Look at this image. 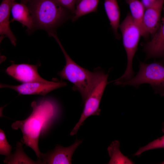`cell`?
Wrapping results in <instances>:
<instances>
[{
	"label": "cell",
	"mask_w": 164,
	"mask_h": 164,
	"mask_svg": "<svg viewBox=\"0 0 164 164\" xmlns=\"http://www.w3.org/2000/svg\"><path fill=\"white\" fill-rule=\"evenodd\" d=\"M31 105L32 111L30 115L24 120L14 122L12 127L13 129L21 130L22 142L32 149L40 159L42 153L38 147L39 137L58 118L60 109L57 102L50 98L33 101Z\"/></svg>",
	"instance_id": "6da1fadb"
},
{
	"label": "cell",
	"mask_w": 164,
	"mask_h": 164,
	"mask_svg": "<svg viewBox=\"0 0 164 164\" xmlns=\"http://www.w3.org/2000/svg\"><path fill=\"white\" fill-rule=\"evenodd\" d=\"M27 5L35 29L44 30L49 36L71 18V13L55 0H29Z\"/></svg>",
	"instance_id": "7a4b0ae2"
},
{
	"label": "cell",
	"mask_w": 164,
	"mask_h": 164,
	"mask_svg": "<svg viewBox=\"0 0 164 164\" xmlns=\"http://www.w3.org/2000/svg\"><path fill=\"white\" fill-rule=\"evenodd\" d=\"M62 51L66 60L63 69L58 73L60 77L73 84V89L79 92L84 103L94 85L100 76L102 70L91 72L77 64L67 53L61 43L56 32L52 34Z\"/></svg>",
	"instance_id": "3957f363"
},
{
	"label": "cell",
	"mask_w": 164,
	"mask_h": 164,
	"mask_svg": "<svg viewBox=\"0 0 164 164\" xmlns=\"http://www.w3.org/2000/svg\"><path fill=\"white\" fill-rule=\"evenodd\" d=\"M119 28L121 32L123 46L127 58L126 68L124 74L114 80L116 84L127 81L133 76L132 61L138 48L140 37L142 36L140 29L135 21L131 13H128L120 24Z\"/></svg>",
	"instance_id": "277c9868"
},
{
	"label": "cell",
	"mask_w": 164,
	"mask_h": 164,
	"mask_svg": "<svg viewBox=\"0 0 164 164\" xmlns=\"http://www.w3.org/2000/svg\"><path fill=\"white\" fill-rule=\"evenodd\" d=\"M144 83L149 84L155 93L164 96V65L158 62L146 63L140 62L137 74L118 85H129L137 87Z\"/></svg>",
	"instance_id": "5b68a950"
},
{
	"label": "cell",
	"mask_w": 164,
	"mask_h": 164,
	"mask_svg": "<svg viewBox=\"0 0 164 164\" xmlns=\"http://www.w3.org/2000/svg\"><path fill=\"white\" fill-rule=\"evenodd\" d=\"M108 74L102 71L97 81L90 91L84 102V106L79 120L70 133L73 136L77 134L78 130L85 120L88 117L93 115H99L101 110L100 103L108 83Z\"/></svg>",
	"instance_id": "8992f818"
},
{
	"label": "cell",
	"mask_w": 164,
	"mask_h": 164,
	"mask_svg": "<svg viewBox=\"0 0 164 164\" xmlns=\"http://www.w3.org/2000/svg\"><path fill=\"white\" fill-rule=\"evenodd\" d=\"M66 83L60 81H48L46 82H34L23 83L17 85H1V87L12 89L23 95H40L44 96L56 89L66 86Z\"/></svg>",
	"instance_id": "52a82bcc"
},
{
	"label": "cell",
	"mask_w": 164,
	"mask_h": 164,
	"mask_svg": "<svg viewBox=\"0 0 164 164\" xmlns=\"http://www.w3.org/2000/svg\"><path fill=\"white\" fill-rule=\"evenodd\" d=\"M38 67L37 65L13 63L7 68L5 71L10 77L23 83L48 82L40 76Z\"/></svg>",
	"instance_id": "ba28073f"
},
{
	"label": "cell",
	"mask_w": 164,
	"mask_h": 164,
	"mask_svg": "<svg viewBox=\"0 0 164 164\" xmlns=\"http://www.w3.org/2000/svg\"><path fill=\"white\" fill-rule=\"evenodd\" d=\"M82 142V140L76 139L73 144L67 147L57 145L53 151L47 153H42L39 159L43 164H71L73 155Z\"/></svg>",
	"instance_id": "9c48e42d"
},
{
	"label": "cell",
	"mask_w": 164,
	"mask_h": 164,
	"mask_svg": "<svg viewBox=\"0 0 164 164\" xmlns=\"http://www.w3.org/2000/svg\"><path fill=\"white\" fill-rule=\"evenodd\" d=\"M164 2V0H157L145 10L142 23L146 36L149 34L153 36L158 30Z\"/></svg>",
	"instance_id": "30bf717a"
},
{
	"label": "cell",
	"mask_w": 164,
	"mask_h": 164,
	"mask_svg": "<svg viewBox=\"0 0 164 164\" xmlns=\"http://www.w3.org/2000/svg\"><path fill=\"white\" fill-rule=\"evenodd\" d=\"M15 0H2L0 5V40L6 37L14 46L16 45L17 39L9 26L10 15L12 5Z\"/></svg>",
	"instance_id": "8fae6325"
},
{
	"label": "cell",
	"mask_w": 164,
	"mask_h": 164,
	"mask_svg": "<svg viewBox=\"0 0 164 164\" xmlns=\"http://www.w3.org/2000/svg\"><path fill=\"white\" fill-rule=\"evenodd\" d=\"M164 12V7L163 8ZM152 39L145 45L144 50L146 58L158 57L164 55V18L160 28Z\"/></svg>",
	"instance_id": "7c38bea8"
},
{
	"label": "cell",
	"mask_w": 164,
	"mask_h": 164,
	"mask_svg": "<svg viewBox=\"0 0 164 164\" xmlns=\"http://www.w3.org/2000/svg\"><path fill=\"white\" fill-rule=\"evenodd\" d=\"M11 12L12 18L10 22L15 21L20 22L23 26L26 27L30 33L35 30L32 16L27 5L14 2L12 5Z\"/></svg>",
	"instance_id": "4fadbf2b"
},
{
	"label": "cell",
	"mask_w": 164,
	"mask_h": 164,
	"mask_svg": "<svg viewBox=\"0 0 164 164\" xmlns=\"http://www.w3.org/2000/svg\"><path fill=\"white\" fill-rule=\"evenodd\" d=\"M104 5L107 16L116 38L120 35L118 32L120 25V11L117 0H104Z\"/></svg>",
	"instance_id": "5bb4252c"
},
{
	"label": "cell",
	"mask_w": 164,
	"mask_h": 164,
	"mask_svg": "<svg viewBox=\"0 0 164 164\" xmlns=\"http://www.w3.org/2000/svg\"><path fill=\"white\" fill-rule=\"evenodd\" d=\"M120 143L118 140L112 142L107 148V151L110 158L109 164H132L133 161L124 155L120 149Z\"/></svg>",
	"instance_id": "9a60e30c"
},
{
	"label": "cell",
	"mask_w": 164,
	"mask_h": 164,
	"mask_svg": "<svg viewBox=\"0 0 164 164\" xmlns=\"http://www.w3.org/2000/svg\"><path fill=\"white\" fill-rule=\"evenodd\" d=\"M126 1L129 6L133 18L140 29L142 36L146 37L142 23L145 9L141 2L139 0H126Z\"/></svg>",
	"instance_id": "2e32d148"
},
{
	"label": "cell",
	"mask_w": 164,
	"mask_h": 164,
	"mask_svg": "<svg viewBox=\"0 0 164 164\" xmlns=\"http://www.w3.org/2000/svg\"><path fill=\"white\" fill-rule=\"evenodd\" d=\"M99 0H80L76 5L72 17L74 22L80 17L92 12H96Z\"/></svg>",
	"instance_id": "e0dca14e"
},
{
	"label": "cell",
	"mask_w": 164,
	"mask_h": 164,
	"mask_svg": "<svg viewBox=\"0 0 164 164\" xmlns=\"http://www.w3.org/2000/svg\"><path fill=\"white\" fill-rule=\"evenodd\" d=\"M4 162L7 164H41V161L39 159L35 161L31 159L24 152L21 143L18 142L16 149L14 154L6 156Z\"/></svg>",
	"instance_id": "ac0fdd59"
},
{
	"label": "cell",
	"mask_w": 164,
	"mask_h": 164,
	"mask_svg": "<svg viewBox=\"0 0 164 164\" xmlns=\"http://www.w3.org/2000/svg\"><path fill=\"white\" fill-rule=\"evenodd\" d=\"M162 131L163 135L161 137L155 139L145 145L142 147L134 154V156H139L142 153L151 150L164 149V122L162 123Z\"/></svg>",
	"instance_id": "d6986e66"
},
{
	"label": "cell",
	"mask_w": 164,
	"mask_h": 164,
	"mask_svg": "<svg viewBox=\"0 0 164 164\" xmlns=\"http://www.w3.org/2000/svg\"><path fill=\"white\" fill-rule=\"evenodd\" d=\"M11 146L8 142L4 132L0 129V154L6 156L11 153Z\"/></svg>",
	"instance_id": "ffe728a7"
},
{
	"label": "cell",
	"mask_w": 164,
	"mask_h": 164,
	"mask_svg": "<svg viewBox=\"0 0 164 164\" xmlns=\"http://www.w3.org/2000/svg\"><path fill=\"white\" fill-rule=\"evenodd\" d=\"M57 3L68 10L73 14L75 10L77 0H55Z\"/></svg>",
	"instance_id": "44dd1931"
},
{
	"label": "cell",
	"mask_w": 164,
	"mask_h": 164,
	"mask_svg": "<svg viewBox=\"0 0 164 164\" xmlns=\"http://www.w3.org/2000/svg\"><path fill=\"white\" fill-rule=\"evenodd\" d=\"M157 0H141V2L145 9L150 7L154 4Z\"/></svg>",
	"instance_id": "7402d4cb"
},
{
	"label": "cell",
	"mask_w": 164,
	"mask_h": 164,
	"mask_svg": "<svg viewBox=\"0 0 164 164\" xmlns=\"http://www.w3.org/2000/svg\"><path fill=\"white\" fill-rule=\"evenodd\" d=\"M29 0H20L21 3L27 5Z\"/></svg>",
	"instance_id": "603a6c76"
},
{
	"label": "cell",
	"mask_w": 164,
	"mask_h": 164,
	"mask_svg": "<svg viewBox=\"0 0 164 164\" xmlns=\"http://www.w3.org/2000/svg\"><path fill=\"white\" fill-rule=\"evenodd\" d=\"M80 1V0H77V4H76V5H77L79 2Z\"/></svg>",
	"instance_id": "cb8c5ba5"
},
{
	"label": "cell",
	"mask_w": 164,
	"mask_h": 164,
	"mask_svg": "<svg viewBox=\"0 0 164 164\" xmlns=\"http://www.w3.org/2000/svg\"><path fill=\"white\" fill-rule=\"evenodd\" d=\"M161 164H164V161H163L162 162Z\"/></svg>",
	"instance_id": "d4e9b609"
},
{
	"label": "cell",
	"mask_w": 164,
	"mask_h": 164,
	"mask_svg": "<svg viewBox=\"0 0 164 164\" xmlns=\"http://www.w3.org/2000/svg\"><path fill=\"white\" fill-rule=\"evenodd\" d=\"M163 64H164L163 65H164V59H163Z\"/></svg>",
	"instance_id": "484cf974"
}]
</instances>
